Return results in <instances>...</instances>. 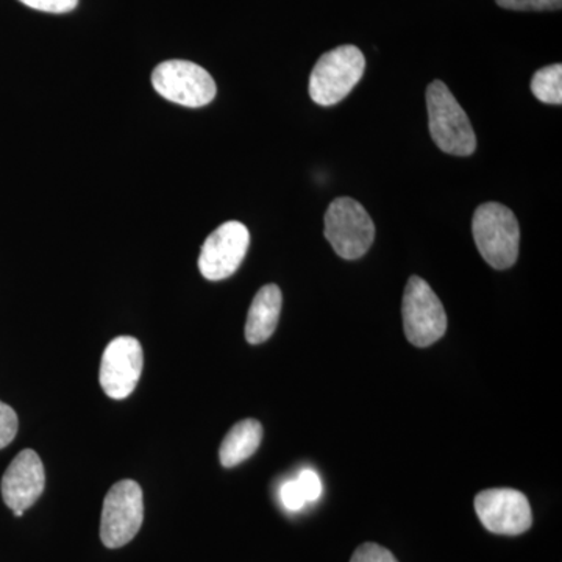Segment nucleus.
I'll return each instance as SVG.
<instances>
[{
	"instance_id": "17",
	"label": "nucleus",
	"mask_w": 562,
	"mask_h": 562,
	"mask_svg": "<svg viewBox=\"0 0 562 562\" xmlns=\"http://www.w3.org/2000/svg\"><path fill=\"white\" fill-rule=\"evenodd\" d=\"M506 10L516 11H546L560 10L562 0H495Z\"/></svg>"
},
{
	"instance_id": "3",
	"label": "nucleus",
	"mask_w": 562,
	"mask_h": 562,
	"mask_svg": "<svg viewBox=\"0 0 562 562\" xmlns=\"http://www.w3.org/2000/svg\"><path fill=\"white\" fill-rule=\"evenodd\" d=\"M366 58L357 46H339L322 55L310 77V95L322 106L341 102L357 87Z\"/></svg>"
},
{
	"instance_id": "9",
	"label": "nucleus",
	"mask_w": 562,
	"mask_h": 562,
	"mask_svg": "<svg viewBox=\"0 0 562 562\" xmlns=\"http://www.w3.org/2000/svg\"><path fill=\"white\" fill-rule=\"evenodd\" d=\"M475 512L484 528L494 535L519 536L532 525L530 502L522 492L508 487L480 492Z\"/></svg>"
},
{
	"instance_id": "10",
	"label": "nucleus",
	"mask_w": 562,
	"mask_h": 562,
	"mask_svg": "<svg viewBox=\"0 0 562 562\" xmlns=\"http://www.w3.org/2000/svg\"><path fill=\"white\" fill-rule=\"evenodd\" d=\"M144 368L143 347L133 336H120L102 355L101 386L113 401H124L138 386Z\"/></svg>"
},
{
	"instance_id": "2",
	"label": "nucleus",
	"mask_w": 562,
	"mask_h": 562,
	"mask_svg": "<svg viewBox=\"0 0 562 562\" xmlns=\"http://www.w3.org/2000/svg\"><path fill=\"white\" fill-rule=\"evenodd\" d=\"M428 127L436 146L457 157L476 149V136L468 114L443 81H432L427 90Z\"/></svg>"
},
{
	"instance_id": "18",
	"label": "nucleus",
	"mask_w": 562,
	"mask_h": 562,
	"mask_svg": "<svg viewBox=\"0 0 562 562\" xmlns=\"http://www.w3.org/2000/svg\"><path fill=\"white\" fill-rule=\"evenodd\" d=\"M29 9L44 11V13H69L79 5V0H20Z\"/></svg>"
},
{
	"instance_id": "15",
	"label": "nucleus",
	"mask_w": 562,
	"mask_h": 562,
	"mask_svg": "<svg viewBox=\"0 0 562 562\" xmlns=\"http://www.w3.org/2000/svg\"><path fill=\"white\" fill-rule=\"evenodd\" d=\"M18 414L7 403L0 402V450L9 447L18 435Z\"/></svg>"
},
{
	"instance_id": "19",
	"label": "nucleus",
	"mask_w": 562,
	"mask_h": 562,
	"mask_svg": "<svg viewBox=\"0 0 562 562\" xmlns=\"http://www.w3.org/2000/svg\"><path fill=\"white\" fill-rule=\"evenodd\" d=\"M295 482H297L299 487H301L303 497H305L306 503L316 502L317 498L321 497V476L317 475L316 472L312 471V469H305V471H302L301 475H299V479L295 480Z\"/></svg>"
},
{
	"instance_id": "1",
	"label": "nucleus",
	"mask_w": 562,
	"mask_h": 562,
	"mask_svg": "<svg viewBox=\"0 0 562 562\" xmlns=\"http://www.w3.org/2000/svg\"><path fill=\"white\" fill-rule=\"evenodd\" d=\"M473 239L487 265L498 271L512 268L519 257L520 227L512 210L497 202L480 205L473 214Z\"/></svg>"
},
{
	"instance_id": "20",
	"label": "nucleus",
	"mask_w": 562,
	"mask_h": 562,
	"mask_svg": "<svg viewBox=\"0 0 562 562\" xmlns=\"http://www.w3.org/2000/svg\"><path fill=\"white\" fill-rule=\"evenodd\" d=\"M280 501L288 512H301L303 506L306 505L305 497H303L301 487H299L295 480H291V482H286L281 486Z\"/></svg>"
},
{
	"instance_id": "12",
	"label": "nucleus",
	"mask_w": 562,
	"mask_h": 562,
	"mask_svg": "<svg viewBox=\"0 0 562 562\" xmlns=\"http://www.w3.org/2000/svg\"><path fill=\"white\" fill-rule=\"evenodd\" d=\"M283 295L277 284H266L251 302L246 324L247 342L262 344L268 341L279 325Z\"/></svg>"
},
{
	"instance_id": "13",
	"label": "nucleus",
	"mask_w": 562,
	"mask_h": 562,
	"mask_svg": "<svg viewBox=\"0 0 562 562\" xmlns=\"http://www.w3.org/2000/svg\"><path fill=\"white\" fill-rule=\"evenodd\" d=\"M262 439L260 422L246 419L238 422L221 443L220 460L224 468H235L249 460L257 452Z\"/></svg>"
},
{
	"instance_id": "5",
	"label": "nucleus",
	"mask_w": 562,
	"mask_h": 562,
	"mask_svg": "<svg viewBox=\"0 0 562 562\" xmlns=\"http://www.w3.org/2000/svg\"><path fill=\"white\" fill-rule=\"evenodd\" d=\"M403 330L413 346L430 347L447 331V314L430 284L420 277H412L403 294Z\"/></svg>"
},
{
	"instance_id": "7",
	"label": "nucleus",
	"mask_w": 562,
	"mask_h": 562,
	"mask_svg": "<svg viewBox=\"0 0 562 562\" xmlns=\"http://www.w3.org/2000/svg\"><path fill=\"white\" fill-rule=\"evenodd\" d=\"M144 520L143 490L133 480L114 484L103 501L101 539L109 549L133 541Z\"/></svg>"
},
{
	"instance_id": "8",
	"label": "nucleus",
	"mask_w": 562,
	"mask_h": 562,
	"mask_svg": "<svg viewBox=\"0 0 562 562\" xmlns=\"http://www.w3.org/2000/svg\"><path fill=\"white\" fill-rule=\"evenodd\" d=\"M250 233L238 221H228L203 243L199 269L206 280L228 279L238 271L249 249Z\"/></svg>"
},
{
	"instance_id": "16",
	"label": "nucleus",
	"mask_w": 562,
	"mask_h": 562,
	"mask_svg": "<svg viewBox=\"0 0 562 562\" xmlns=\"http://www.w3.org/2000/svg\"><path fill=\"white\" fill-rule=\"evenodd\" d=\"M350 562H398L394 554L379 543L366 542L355 550Z\"/></svg>"
},
{
	"instance_id": "14",
	"label": "nucleus",
	"mask_w": 562,
	"mask_h": 562,
	"mask_svg": "<svg viewBox=\"0 0 562 562\" xmlns=\"http://www.w3.org/2000/svg\"><path fill=\"white\" fill-rule=\"evenodd\" d=\"M531 91L543 103L561 105L562 103V66H547L539 69L531 80Z\"/></svg>"
},
{
	"instance_id": "4",
	"label": "nucleus",
	"mask_w": 562,
	"mask_h": 562,
	"mask_svg": "<svg viewBox=\"0 0 562 562\" xmlns=\"http://www.w3.org/2000/svg\"><path fill=\"white\" fill-rule=\"evenodd\" d=\"M325 238L344 260H358L371 249L375 225L360 202L338 198L325 213Z\"/></svg>"
},
{
	"instance_id": "11",
	"label": "nucleus",
	"mask_w": 562,
	"mask_h": 562,
	"mask_svg": "<svg viewBox=\"0 0 562 562\" xmlns=\"http://www.w3.org/2000/svg\"><path fill=\"white\" fill-rule=\"evenodd\" d=\"M46 486V472L38 453L22 450L2 476V498L14 516L22 517L41 497Z\"/></svg>"
},
{
	"instance_id": "6",
	"label": "nucleus",
	"mask_w": 562,
	"mask_h": 562,
	"mask_svg": "<svg viewBox=\"0 0 562 562\" xmlns=\"http://www.w3.org/2000/svg\"><path fill=\"white\" fill-rule=\"evenodd\" d=\"M155 91L166 101L201 109L216 98V81L209 70L187 60L162 61L151 72Z\"/></svg>"
}]
</instances>
